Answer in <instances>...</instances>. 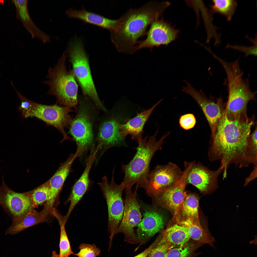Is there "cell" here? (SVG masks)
Segmentation results:
<instances>
[{"label": "cell", "mask_w": 257, "mask_h": 257, "mask_svg": "<svg viewBox=\"0 0 257 257\" xmlns=\"http://www.w3.org/2000/svg\"><path fill=\"white\" fill-rule=\"evenodd\" d=\"M255 117L229 120L224 111L211 137L208 157L211 161L220 160L227 173L229 165L239 166L244 158L248 138Z\"/></svg>", "instance_id": "cell-1"}, {"label": "cell", "mask_w": 257, "mask_h": 257, "mask_svg": "<svg viewBox=\"0 0 257 257\" xmlns=\"http://www.w3.org/2000/svg\"><path fill=\"white\" fill-rule=\"evenodd\" d=\"M163 2L151 1L137 8L129 9L119 18L117 27L110 38L118 51L132 54L138 39L146 35L147 28L159 17L165 6Z\"/></svg>", "instance_id": "cell-2"}, {"label": "cell", "mask_w": 257, "mask_h": 257, "mask_svg": "<svg viewBox=\"0 0 257 257\" xmlns=\"http://www.w3.org/2000/svg\"><path fill=\"white\" fill-rule=\"evenodd\" d=\"M158 130L148 139V136L142 139L135 148L136 152L132 159L127 164H122V170L124 173L122 182L125 191H131L133 186L136 184L138 188H142L147 192L151 161L155 153L161 149L164 143V140L171 133L167 132L157 141L156 136Z\"/></svg>", "instance_id": "cell-3"}, {"label": "cell", "mask_w": 257, "mask_h": 257, "mask_svg": "<svg viewBox=\"0 0 257 257\" xmlns=\"http://www.w3.org/2000/svg\"><path fill=\"white\" fill-rule=\"evenodd\" d=\"M100 109L88 97L79 99L76 114L69 132L76 143L74 154L77 158L95 144Z\"/></svg>", "instance_id": "cell-4"}, {"label": "cell", "mask_w": 257, "mask_h": 257, "mask_svg": "<svg viewBox=\"0 0 257 257\" xmlns=\"http://www.w3.org/2000/svg\"><path fill=\"white\" fill-rule=\"evenodd\" d=\"M228 93L225 113L230 120L247 118V107L248 102L256 101L257 92L251 91L249 78L244 79L243 72L238 66L229 67L225 70Z\"/></svg>", "instance_id": "cell-5"}, {"label": "cell", "mask_w": 257, "mask_h": 257, "mask_svg": "<svg viewBox=\"0 0 257 257\" xmlns=\"http://www.w3.org/2000/svg\"><path fill=\"white\" fill-rule=\"evenodd\" d=\"M66 50L53 67H50L44 84L49 87L48 94L55 96L56 104L76 110L79 99L78 87L73 70H67L65 62Z\"/></svg>", "instance_id": "cell-6"}, {"label": "cell", "mask_w": 257, "mask_h": 257, "mask_svg": "<svg viewBox=\"0 0 257 257\" xmlns=\"http://www.w3.org/2000/svg\"><path fill=\"white\" fill-rule=\"evenodd\" d=\"M21 104L18 108L23 118L35 117L54 126L62 134L63 140L71 139L68 137L64 129L70 126L72 120L69 113L71 108L57 104L48 105L38 103L28 99L15 90Z\"/></svg>", "instance_id": "cell-7"}, {"label": "cell", "mask_w": 257, "mask_h": 257, "mask_svg": "<svg viewBox=\"0 0 257 257\" xmlns=\"http://www.w3.org/2000/svg\"><path fill=\"white\" fill-rule=\"evenodd\" d=\"M69 44L68 51L72 70L84 94L91 99L100 109L106 111L107 109L100 99L96 92L82 40L76 37Z\"/></svg>", "instance_id": "cell-8"}, {"label": "cell", "mask_w": 257, "mask_h": 257, "mask_svg": "<svg viewBox=\"0 0 257 257\" xmlns=\"http://www.w3.org/2000/svg\"><path fill=\"white\" fill-rule=\"evenodd\" d=\"M122 116V113L116 105L99 116L95 142L97 143L98 150L127 146L125 138L119 133V125L123 120Z\"/></svg>", "instance_id": "cell-9"}, {"label": "cell", "mask_w": 257, "mask_h": 257, "mask_svg": "<svg viewBox=\"0 0 257 257\" xmlns=\"http://www.w3.org/2000/svg\"><path fill=\"white\" fill-rule=\"evenodd\" d=\"M114 171V168L110 183L107 177L104 176L101 182L97 183L100 188L107 203L108 216V230L110 233L109 244L110 247L112 245L115 231L122 219L124 208L122 194L124 187L122 182L120 184L115 182Z\"/></svg>", "instance_id": "cell-10"}, {"label": "cell", "mask_w": 257, "mask_h": 257, "mask_svg": "<svg viewBox=\"0 0 257 257\" xmlns=\"http://www.w3.org/2000/svg\"><path fill=\"white\" fill-rule=\"evenodd\" d=\"M135 189L132 191H125V198L123 217L119 227L116 230L115 236L119 233L124 234V241L133 244H138L136 248L137 250L146 242L139 239L134 232V228L141 221L142 215L140 206L136 199L138 186H136Z\"/></svg>", "instance_id": "cell-11"}, {"label": "cell", "mask_w": 257, "mask_h": 257, "mask_svg": "<svg viewBox=\"0 0 257 257\" xmlns=\"http://www.w3.org/2000/svg\"><path fill=\"white\" fill-rule=\"evenodd\" d=\"M192 162H184V169L181 178L177 181L157 194L152 196L153 208L159 206L169 209L174 217L178 213L186 194L187 176Z\"/></svg>", "instance_id": "cell-12"}, {"label": "cell", "mask_w": 257, "mask_h": 257, "mask_svg": "<svg viewBox=\"0 0 257 257\" xmlns=\"http://www.w3.org/2000/svg\"><path fill=\"white\" fill-rule=\"evenodd\" d=\"M0 204L13 221L28 213L33 208L29 192H16L9 188L2 177L0 186Z\"/></svg>", "instance_id": "cell-13"}, {"label": "cell", "mask_w": 257, "mask_h": 257, "mask_svg": "<svg viewBox=\"0 0 257 257\" xmlns=\"http://www.w3.org/2000/svg\"><path fill=\"white\" fill-rule=\"evenodd\" d=\"M186 86L183 87L182 91L191 96L200 107L210 126L211 137L214 134L218 122L225 109L226 104L221 97L216 101L212 95L207 98L201 89L197 91L187 81L184 80Z\"/></svg>", "instance_id": "cell-14"}, {"label": "cell", "mask_w": 257, "mask_h": 257, "mask_svg": "<svg viewBox=\"0 0 257 257\" xmlns=\"http://www.w3.org/2000/svg\"><path fill=\"white\" fill-rule=\"evenodd\" d=\"M224 170V167L221 164L217 170L213 171L199 162H192L187 174V183L195 186L204 194H211L218 188V178Z\"/></svg>", "instance_id": "cell-15"}, {"label": "cell", "mask_w": 257, "mask_h": 257, "mask_svg": "<svg viewBox=\"0 0 257 257\" xmlns=\"http://www.w3.org/2000/svg\"><path fill=\"white\" fill-rule=\"evenodd\" d=\"M150 25L146 32V38L137 41L134 48V52L142 49H152L154 47L167 45L175 39L179 32L159 17L155 19Z\"/></svg>", "instance_id": "cell-16"}, {"label": "cell", "mask_w": 257, "mask_h": 257, "mask_svg": "<svg viewBox=\"0 0 257 257\" xmlns=\"http://www.w3.org/2000/svg\"><path fill=\"white\" fill-rule=\"evenodd\" d=\"M183 173L178 165L171 162L157 165L149 173L146 193L151 197L157 194L177 181Z\"/></svg>", "instance_id": "cell-17"}, {"label": "cell", "mask_w": 257, "mask_h": 257, "mask_svg": "<svg viewBox=\"0 0 257 257\" xmlns=\"http://www.w3.org/2000/svg\"><path fill=\"white\" fill-rule=\"evenodd\" d=\"M97 151L92 149L89 156L86 160L85 168L82 174L76 181L66 202H70L68 210L64 217L66 222L72 212L80 201L85 193L89 190L92 184L89 177L90 171L96 158Z\"/></svg>", "instance_id": "cell-18"}, {"label": "cell", "mask_w": 257, "mask_h": 257, "mask_svg": "<svg viewBox=\"0 0 257 257\" xmlns=\"http://www.w3.org/2000/svg\"><path fill=\"white\" fill-rule=\"evenodd\" d=\"M164 224L163 216L154 208L146 210L143 218L137 226V236L146 242L161 231Z\"/></svg>", "instance_id": "cell-19"}, {"label": "cell", "mask_w": 257, "mask_h": 257, "mask_svg": "<svg viewBox=\"0 0 257 257\" xmlns=\"http://www.w3.org/2000/svg\"><path fill=\"white\" fill-rule=\"evenodd\" d=\"M76 158L74 154H71L48 181L50 194L48 199L44 206V209L46 211L51 212L54 208L56 200L70 171L72 163Z\"/></svg>", "instance_id": "cell-20"}, {"label": "cell", "mask_w": 257, "mask_h": 257, "mask_svg": "<svg viewBox=\"0 0 257 257\" xmlns=\"http://www.w3.org/2000/svg\"><path fill=\"white\" fill-rule=\"evenodd\" d=\"M162 99L148 109L139 113L132 119H127L119 126V134L125 138L128 135L138 143L142 139L143 128L151 114L155 108L162 101Z\"/></svg>", "instance_id": "cell-21"}, {"label": "cell", "mask_w": 257, "mask_h": 257, "mask_svg": "<svg viewBox=\"0 0 257 257\" xmlns=\"http://www.w3.org/2000/svg\"><path fill=\"white\" fill-rule=\"evenodd\" d=\"M11 1L16 9V18L21 22L32 38H37L44 44L51 43L50 36L39 29L32 19L28 10V0H13Z\"/></svg>", "instance_id": "cell-22"}, {"label": "cell", "mask_w": 257, "mask_h": 257, "mask_svg": "<svg viewBox=\"0 0 257 257\" xmlns=\"http://www.w3.org/2000/svg\"><path fill=\"white\" fill-rule=\"evenodd\" d=\"M65 13L69 17L78 18L85 22L91 23L108 29L110 32L116 29L119 19L113 20L86 10L84 7L80 10L72 8L67 10Z\"/></svg>", "instance_id": "cell-23"}, {"label": "cell", "mask_w": 257, "mask_h": 257, "mask_svg": "<svg viewBox=\"0 0 257 257\" xmlns=\"http://www.w3.org/2000/svg\"><path fill=\"white\" fill-rule=\"evenodd\" d=\"M176 222V223L186 228L190 239L203 245L208 244L215 248L213 243L215 239L206 226L198 225L189 219Z\"/></svg>", "instance_id": "cell-24"}, {"label": "cell", "mask_w": 257, "mask_h": 257, "mask_svg": "<svg viewBox=\"0 0 257 257\" xmlns=\"http://www.w3.org/2000/svg\"><path fill=\"white\" fill-rule=\"evenodd\" d=\"M160 232L162 237L173 248L182 246L190 239L186 228L177 223Z\"/></svg>", "instance_id": "cell-25"}, {"label": "cell", "mask_w": 257, "mask_h": 257, "mask_svg": "<svg viewBox=\"0 0 257 257\" xmlns=\"http://www.w3.org/2000/svg\"><path fill=\"white\" fill-rule=\"evenodd\" d=\"M199 200L195 194H187L177 214L174 217L175 221L190 219L197 224L201 225L198 213Z\"/></svg>", "instance_id": "cell-26"}, {"label": "cell", "mask_w": 257, "mask_h": 257, "mask_svg": "<svg viewBox=\"0 0 257 257\" xmlns=\"http://www.w3.org/2000/svg\"><path fill=\"white\" fill-rule=\"evenodd\" d=\"M40 212L34 209L19 219L13 221L5 234L14 235L35 225L42 222Z\"/></svg>", "instance_id": "cell-27"}, {"label": "cell", "mask_w": 257, "mask_h": 257, "mask_svg": "<svg viewBox=\"0 0 257 257\" xmlns=\"http://www.w3.org/2000/svg\"><path fill=\"white\" fill-rule=\"evenodd\" d=\"M57 220L60 227V235L59 242L60 252L59 257H68L74 254L71 250V247L65 228L66 223L64 217L62 216L57 212L55 209L52 213Z\"/></svg>", "instance_id": "cell-28"}, {"label": "cell", "mask_w": 257, "mask_h": 257, "mask_svg": "<svg viewBox=\"0 0 257 257\" xmlns=\"http://www.w3.org/2000/svg\"><path fill=\"white\" fill-rule=\"evenodd\" d=\"M213 4L210 6L213 13H217L224 16L227 20L230 21L237 5L235 0H212Z\"/></svg>", "instance_id": "cell-29"}, {"label": "cell", "mask_w": 257, "mask_h": 257, "mask_svg": "<svg viewBox=\"0 0 257 257\" xmlns=\"http://www.w3.org/2000/svg\"><path fill=\"white\" fill-rule=\"evenodd\" d=\"M203 245L190 239L182 246L170 249L165 257H197L201 253L196 251Z\"/></svg>", "instance_id": "cell-30"}, {"label": "cell", "mask_w": 257, "mask_h": 257, "mask_svg": "<svg viewBox=\"0 0 257 257\" xmlns=\"http://www.w3.org/2000/svg\"><path fill=\"white\" fill-rule=\"evenodd\" d=\"M257 127L250 134L247 140V146L243 160L239 168L247 167L251 164L257 165Z\"/></svg>", "instance_id": "cell-31"}, {"label": "cell", "mask_w": 257, "mask_h": 257, "mask_svg": "<svg viewBox=\"0 0 257 257\" xmlns=\"http://www.w3.org/2000/svg\"><path fill=\"white\" fill-rule=\"evenodd\" d=\"M29 192L33 208L38 207L46 202L49 198L50 190L48 181Z\"/></svg>", "instance_id": "cell-32"}, {"label": "cell", "mask_w": 257, "mask_h": 257, "mask_svg": "<svg viewBox=\"0 0 257 257\" xmlns=\"http://www.w3.org/2000/svg\"><path fill=\"white\" fill-rule=\"evenodd\" d=\"M256 37L254 39L248 36H246V37L251 41L253 43L252 45L250 46H247L237 45H232L229 44H227L225 48H230L234 50H236L243 52L245 54L246 57L247 56L252 55L256 56L257 55V36L256 35Z\"/></svg>", "instance_id": "cell-33"}, {"label": "cell", "mask_w": 257, "mask_h": 257, "mask_svg": "<svg viewBox=\"0 0 257 257\" xmlns=\"http://www.w3.org/2000/svg\"><path fill=\"white\" fill-rule=\"evenodd\" d=\"M79 248V252L74 254L79 257H96L100 255V249L94 244H81Z\"/></svg>", "instance_id": "cell-34"}, {"label": "cell", "mask_w": 257, "mask_h": 257, "mask_svg": "<svg viewBox=\"0 0 257 257\" xmlns=\"http://www.w3.org/2000/svg\"><path fill=\"white\" fill-rule=\"evenodd\" d=\"M159 242L157 246L150 252L147 257H165L166 255L172 247L162 237L158 235Z\"/></svg>", "instance_id": "cell-35"}, {"label": "cell", "mask_w": 257, "mask_h": 257, "mask_svg": "<svg viewBox=\"0 0 257 257\" xmlns=\"http://www.w3.org/2000/svg\"><path fill=\"white\" fill-rule=\"evenodd\" d=\"M179 122L180 127L182 128L187 130L194 127L196 121L193 114L189 113L181 116L179 119Z\"/></svg>", "instance_id": "cell-36"}, {"label": "cell", "mask_w": 257, "mask_h": 257, "mask_svg": "<svg viewBox=\"0 0 257 257\" xmlns=\"http://www.w3.org/2000/svg\"><path fill=\"white\" fill-rule=\"evenodd\" d=\"M159 240L157 238L147 248L138 255L133 257H147L152 250L158 245Z\"/></svg>", "instance_id": "cell-37"}, {"label": "cell", "mask_w": 257, "mask_h": 257, "mask_svg": "<svg viewBox=\"0 0 257 257\" xmlns=\"http://www.w3.org/2000/svg\"><path fill=\"white\" fill-rule=\"evenodd\" d=\"M254 166L253 169L251 173L245 180L244 184V187L247 185L250 182L257 177V165Z\"/></svg>", "instance_id": "cell-38"}, {"label": "cell", "mask_w": 257, "mask_h": 257, "mask_svg": "<svg viewBox=\"0 0 257 257\" xmlns=\"http://www.w3.org/2000/svg\"><path fill=\"white\" fill-rule=\"evenodd\" d=\"M51 257H59V256L56 251H54L52 252Z\"/></svg>", "instance_id": "cell-39"}]
</instances>
